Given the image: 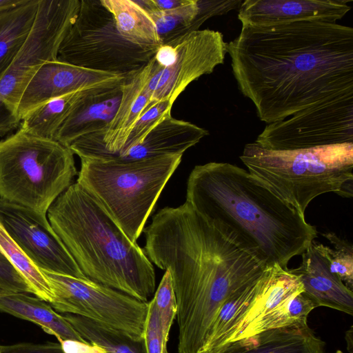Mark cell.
I'll use <instances>...</instances> for the list:
<instances>
[{
    "label": "cell",
    "instance_id": "obj_29",
    "mask_svg": "<svg viewBox=\"0 0 353 353\" xmlns=\"http://www.w3.org/2000/svg\"><path fill=\"white\" fill-rule=\"evenodd\" d=\"M333 248L328 247L330 270L351 290L353 288V248L333 232L323 234Z\"/></svg>",
    "mask_w": 353,
    "mask_h": 353
},
{
    "label": "cell",
    "instance_id": "obj_13",
    "mask_svg": "<svg viewBox=\"0 0 353 353\" xmlns=\"http://www.w3.org/2000/svg\"><path fill=\"white\" fill-rule=\"evenodd\" d=\"M0 222L39 270L87 279L46 216L0 199Z\"/></svg>",
    "mask_w": 353,
    "mask_h": 353
},
{
    "label": "cell",
    "instance_id": "obj_8",
    "mask_svg": "<svg viewBox=\"0 0 353 353\" xmlns=\"http://www.w3.org/2000/svg\"><path fill=\"white\" fill-rule=\"evenodd\" d=\"M154 54L125 40L101 0H80L78 14L60 44L57 59L85 69L128 77L146 65Z\"/></svg>",
    "mask_w": 353,
    "mask_h": 353
},
{
    "label": "cell",
    "instance_id": "obj_28",
    "mask_svg": "<svg viewBox=\"0 0 353 353\" xmlns=\"http://www.w3.org/2000/svg\"><path fill=\"white\" fill-rule=\"evenodd\" d=\"M152 299L159 315L163 343L167 347L170 330L177 312L176 296L172 276L168 270H165Z\"/></svg>",
    "mask_w": 353,
    "mask_h": 353
},
{
    "label": "cell",
    "instance_id": "obj_20",
    "mask_svg": "<svg viewBox=\"0 0 353 353\" xmlns=\"http://www.w3.org/2000/svg\"><path fill=\"white\" fill-rule=\"evenodd\" d=\"M0 311L38 325L46 333L55 336L59 342L68 339L88 342L63 315L38 297L26 293L6 292L0 295Z\"/></svg>",
    "mask_w": 353,
    "mask_h": 353
},
{
    "label": "cell",
    "instance_id": "obj_14",
    "mask_svg": "<svg viewBox=\"0 0 353 353\" xmlns=\"http://www.w3.org/2000/svg\"><path fill=\"white\" fill-rule=\"evenodd\" d=\"M352 0H245L239 8L242 26H268L299 21L336 23Z\"/></svg>",
    "mask_w": 353,
    "mask_h": 353
},
{
    "label": "cell",
    "instance_id": "obj_5",
    "mask_svg": "<svg viewBox=\"0 0 353 353\" xmlns=\"http://www.w3.org/2000/svg\"><path fill=\"white\" fill-rule=\"evenodd\" d=\"M240 159L257 182L303 215L322 194L352 196L353 143L273 150L254 142Z\"/></svg>",
    "mask_w": 353,
    "mask_h": 353
},
{
    "label": "cell",
    "instance_id": "obj_30",
    "mask_svg": "<svg viewBox=\"0 0 353 353\" xmlns=\"http://www.w3.org/2000/svg\"><path fill=\"white\" fill-rule=\"evenodd\" d=\"M172 106L168 101H159L143 112L132 128L124 147L119 152L141 143L152 128L171 114Z\"/></svg>",
    "mask_w": 353,
    "mask_h": 353
},
{
    "label": "cell",
    "instance_id": "obj_4",
    "mask_svg": "<svg viewBox=\"0 0 353 353\" xmlns=\"http://www.w3.org/2000/svg\"><path fill=\"white\" fill-rule=\"evenodd\" d=\"M47 216L88 279L148 302L156 287L152 263L85 188L72 183Z\"/></svg>",
    "mask_w": 353,
    "mask_h": 353
},
{
    "label": "cell",
    "instance_id": "obj_16",
    "mask_svg": "<svg viewBox=\"0 0 353 353\" xmlns=\"http://www.w3.org/2000/svg\"><path fill=\"white\" fill-rule=\"evenodd\" d=\"M300 265L290 271L299 276L303 292L316 307L325 306L353 314V292L330 268L328 246L311 243Z\"/></svg>",
    "mask_w": 353,
    "mask_h": 353
},
{
    "label": "cell",
    "instance_id": "obj_15",
    "mask_svg": "<svg viewBox=\"0 0 353 353\" xmlns=\"http://www.w3.org/2000/svg\"><path fill=\"white\" fill-rule=\"evenodd\" d=\"M125 76L94 71L59 61H47L26 85L17 108L22 119L37 106L79 89Z\"/></svg>",
    "mask_w": 353,
    "mask_h": 353
},
{
    "label": "cell",
    "instance_id": "obj_38",
    "mask_svg": "<svg viewBox=\"0 0 353 353\" xmlns=\"http://www.w3.org/2000/svg\"><path fill=\"white\" fill-rule=\"evenodd\" d=\"M345 339L347 343V349L352 352V326L350 327V330L346 332Z\"/></svg>",
    "mask_w": 353,
    "mask_h": 353
},
{
    "label": "cell",
    "instance_id": "obj_7",
    "mask_svg": "<svg viewBox=\"0 0 353 353\" xmlns=\"http://www.w3.org/2000/svg\"><path fill=\"white\" fill-rule=\"evenodd\" d=\"M78 174L74 154L19 128L0 141V199L43 216Z\"/></svg>",
    "mask_w": 353,
    "mask_h": 353
},
{
    "label": "cell",
    "instance_id": "obj_39",
    "mask_svg": "<svg viewBox=\"0 0 353 353\" xmlns=\"http://www.w3.org/2000/svg\"><path fill=\"white\" fill-rule=\"evenodd\" d=\"M6 292H7V291H6V290H3V289L0 288V295H1V294H5V293H6Z\"/></svg>",
    "mask_w": 353,
    "mask_h": 353
},
{
    "label": "cell",
    "instance_id": "obj_22",
    "mask_svg": "<svg viewBox=\"0 0 353 353\" xmlns=\"http://www.w3.org/2000/svg\"><path fill=\"white\" fill-rule=\"evenodd\" d=\"M39 0L0 14V80L14 60L33 25Z\"/></svg>",
    "mask_w": 353,
    "mask_h": 353
},
{
    "label": "cell",
    "instance_id": "obj_12",
    "mask_svg": "<svg viewBox=\"0 0 353 353\" xmlns=\"http://www.w3.org/2000/svg\"><path fill=\"white\" fill-rule=\"evenodd\" d=\"M273 150L353 143V92L323 100L266 125L254 141Z\"/></svg>",
    "mask_w": 353,
    "mask_h": 353
},
{
    "label": "cell",
    "instance_id": "obj_2",
    "mask_svg": "<svg viewBox=\"0 0 353 353\" xmlns=\"http://www.w3.org/2000/svg\"><path fill=\"white\" fill-rule=\"evenodd\" d=\"M143 251L170 272L177 304L179 353H197L223 303L268 268L234 232L185 201L165 207L144 228Z\"/></svg>",
    "mask_w": 353,
    "mask_h": 353
},
{
    "label": "cell",
    "instance_id": "obj_18",
    "mask_svg": "<svg viewBox=\"0 0 353 353\" xmlns=\"http://www.w3.org/2000/svg\"><path fill=\"white\" fill-rule=\"evenodd\" d=\"M152 65L153 57L146 65L123 82L119 106L103 138L108 152L116 154L123 149L134 124L150 105L151 94L147 83Z\"/></svg>",
    "mask_w": 353,
    "mask_h": 353
},
{
    "label": "cell",
    "instance_id": "obj_37",
    "mask_svg": "<svg viewBox=\"0 0 353 353\" xmlns=\"http://www.w3.org/2000/svg\"><path fill=\"white\" fill-rule=\"evenodd\" d=\"M29 0H0V14L26 3Z\"/></svg>",
    "mask_w": 353,
    "mask_h": 353
},
{
    "label": "cell",
    "instance_id": "obj_11",
    "mask_svg": "<svg viewBox=\"0 0 353 353\" xmlns=\"http://www.w3.org/2000/svg\"><path fill=\"white\" fill-rule=\"evenodd\" d=\"M79 4L80 0H39L28 37L0 80V104L5 110L17 116L22 94L36 71L43 63L57 59Z\"/></svg>",
    "mask_w": 353,
    "mask_h": 353
},
{
    "label": "cell",
    "instance_id": "obj_35",
    "mask_svg": "<svg viewBox=\"0 0 353 353\" xmlns=\"http://www.w3.org/2000/svg\"><path fill=\"white\" fill-rule=\"evenodd\" d=\"M64 353H106L100 346L77 340H64L59 342Z\"/></svg>",
    "mask_w": 353,
    "mask_h": 353
},
{
    "label": "cell",
    "instance_id": "obj_33",
    "mask_svg": "<svg viewBox=\"0 0 353 353\" xmlns=\"http://www.w3.org/2000/svg\"><path fill=\"white\" fill-rule=\"evenodd\" d=\"M0 288L8 292L32 293L19 272L0 250Z\"/></svg>",
    "mask_w": 353,
    "mask_h": 353
},
{
    "label": "cell",
    "instance_id": "obj_36",
    "mask_svg": "<svg viewBox=\"0 0 353 353\" xmlns=\"http://www.w3.org/2000/svg\"><path fill=\"white\" fill-rule=\"evenodd\" d=\"M189 0H139L136 2L146 12H161L185 5Z\"/></svg>",
    "mask_w": 353,
    "mask_h": 353
},
{
    "label": "cell",
    "instance_id": "obj_21",
    "mask_svg": "<svg viewBox=\"0 0 353 353\" xmlns=\"http://www.w3.org/2000/svg\"><path fill=\"white\" fill-rule=\"evenodd\" d=\"M112 14L117 30L129 43L145 50L161 47L155 25L148 13L132 0H101Z\"/></svg>",
    "mask_w": 353,
    "mask_h": 353
},
{
    "label": "cell",
    "instance_id": "obj_32",
    "mask_svg": "<svg viewBox=\"0 0 353 353\" xmlns=\"http://www.w3.org/2000/svg\"><path fill=\"white\" fill-rule=\"evenodd\" d=\"M242 0H197L199 11L190 28V32L199 30L209 18L225 14L239 8Z\"/></svg>",
    "mask_w": 353,
    "mask_h": 353
},
{
    "label": "cell",
    "instance_id": "obj_19",
    "mask_svg": "<svg viewBox=\"0 0 353 353\" xmlns=\"http://www.w3.org/2000/svg\"><path fill=\"white\" fill-rule=\"evenodd\" d=\"M307 323L268 330L227 343L213 353H325Z\"/></svg>",
    "mask_w": 353,
    "mask_h": 353
},
{
    "label": "cell",
    "instance_id": "obj_34",
    "mask_svg": "<svg viewBox=\"0 0 353 353\" xmlns=\"http://www.w3.org/2000/svg\"><path fill=\"white\" fill-rule=\"evenodd\" d=\"M0 353H64L59 343H20L0 345Z\"/></svg>",
    "mask_w": 353,
    "mask_h": 353
},
{
    "label": "cell",
    "instance_id": "obj_9",
    "mask_svg": "<svg viewBox=\"0 0 353 353\" xmlns=\"http://www.w3.org/2000/svg\"><path fill=\"white\" fill-rule=\"evenodd\" d=\"M52 293L50 303L58 312L81 316L143 341L148 302H142L88 279L41 270Z\"/></svg>",
    "mask_w": 353,
    "mask_h": 353
},
{
    "label": "cell",
    "instance_id": "obj_27",
    "mask_svg": "<svg viewBox=\"0 0 353 353\" xmlns=\"http://www.w3.org/2000/svg\"><path fill=\"white\" fill-rule=\"evenodd\" d=\"M198 11L197 0H189L185 5L172 10L147 12L152 19L163 45L190 32Z\"/></svg>",
    "mask_w": 353,
    "mask_h": 353
},
{
    "label": "cell",
    "instance_id": "obj_26",
    "mask_svg": "<svg viewBox=\"0 0 353 353\" xmlns=\"http://www.w3.org/2000/svg\"><path fill=\"white\" fill-rule=\"evenodd\" d=\"M0 250L23 276L32 293L50 303L52 300V293L46 277L9 236L1 222Z\"/></svg>",
    "mask_w": 353,
    "mask_h": 353
},
{
    "label": "cell",
    "instance_id": "obj_6",
    "mask_svg": "<svg viewBox=\"0 0 353 353\" xmlns=\"http://www.w3.org/2000/svg\"><path fill=\"white\" fill-rule=\"evenodd\" d=\"M182 156L132 161L80 158L77 181L93 194L130 241L137 243Z\"/></svg>",
    "mask_w": 353,
    "mask_h": 353
},
{
    "label": "cell",
    "instance_id": "obj_25",
    "mask_svg": "<svg viewBox=\"0 0 353 353\" xmlns=\"http://www.w3.org/2000/svg\"><path fill=\"white\" fill-rule=\"evenodd\" d=\"M316 307L313 301L303 291L258 320L246 331L242 339L268 330L307 323L309 314Z\"/></svg>",
    "mask_w": 353,
    "mask_h": 353
},
{
    "label": "cell",
    "instance_id": "obj_23",
    "mask_svg": "<svg viewBox=\"0 0 353 353\" xmlns=\"http://www.w3.org/2000/svg\"><path fill=\"white\" fill-rule=\"evenodd\" d=\"M104 82L79 89L37 106L22 119L20 128L39 137L54 139L57 130L80 99Z\"/></svg>",
    "mask_w": 353,
    "mask_h": 353
},
{
    "label": "cell",
    "instance_id": "obj_24",
    "mask_svg": "<svg viewBox=\"0 0 353 353\" xmlns=\"http://www.w3.org/2000/svg\"><path fill=\"white\" fill-rule=\"evenodd\" d=\"M63 316L86 341L100 346L106 353H146L144 340H133L121 332L81 316L70 314Z\"/></svg>",
    "mask_w": 353,
    "mask_h": 353
},
{
    "label": "cell",
    "instance_id": "obj_17",
    "mask_svg": "<svg viewBox=\"0 0 353 353\" xmlns=\"http://www.w3.org/2000/svg\"><path fill=\"white\" fill-rule=\"evenodd\" d=\"M208 134V130L190 122L176 119L170 114L152 128L141 143L116 154L109 153L103 148L94 158L113 157L132 161L165 155H183Z\"/></svg>",
    "mask_w": 353,
    "mask_h": 353
},
{
    "label": "cell",
    "instance_id": "obj_10",
    "mask_svg": "<svg viewBox=\"0 0 353 353\" xmlns=\"http://www.w3.org/2000/svg\"><path fill=\"white\" fill-rule=\"evenodd\" d=\"M226 53L222 33L210 29L193 31L161 45L153 57L147 83L151 98L143 112L159 101L173 105L190 83L223 63Z\"/></svg>",
    "mask_w": 353,
    "mask_h": 353
},
{
    "label": "cell",
    "instance_id": "obj_31",
    "mask_svg": "<svg viewBox=\"0 0 353 353\" xmlns=\"http://www.w3.org/2000/svg\"><path fill=\"white\" fill-rule=\"evenodd\" d=\"M143 340L146 353H168L163 339L159 315L153 299L148 302Z\"/></svg>",
    "mask_w": 353,
    "mask_h": 353
},
{
    "label": "cell",
    "instance_id": "obj_1",
    "mask_svg": "<svg viewBox=\"0 0 353 353\" xmlns=\"http://www.w3.org/2000/svg\"><path fill=\"white\" fill-rule=\"evenodd\" d=\"M238 88L268 124L353 92V28L321 21L242 26L227 43Z\"/></svg>",
    "mask_w": 353,
    "mask_h": 353
},
{
    "label": "cell",
    "instance_id": "obj_3",
    "mask_svg": "<svg viewBox=\"0 0 353 353\" xmlns=\"http://www.w3.org/2000/svg\"><path fill=\"white\" fill-rule=\"evenodd\" d=\"M201 215L219 221L266 267L287 269L317 236L293 206L229 163L196 165L187 182L186 201Z\"/></svg>",
    "mask_w": 353,
    "mask_h": 353
}]
</instances>
